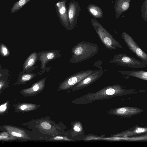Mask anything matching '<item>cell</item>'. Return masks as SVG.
<instances>
[{"mask_svg": "<svg viewBox=\"0 0 147 147\" xmlns=\"http://www.w3.org/2000/svg\"><path fill=\"white\" fill-rule=\"evenodd\" d=\"M104 74L102 70H97L95 72L87 76L72 87L73 90H78L86 87L95 82Z\"/></svg>", "mask_w": 147, "mask_h": 147, "instance_id": "obj_11", "label": "cell"}, {"mask_svg": "<svg viewBox=\"0 0 147 147\" xmlns=\"http://www.w3.org/2000/svg\"><path fill=\"white\" fill-rule=\"evenodd\" d=\"M37 60V53L34 52L31 54L24 63L22 71L30 73L38 67L35 66Z\"/></svg>", "mask_w": 147, "mask_h": 147, "instance_id": "obj_12", "label": "cell"}, {"mask_svg": "<svg viewBox=\"0 0 147 147\" xmlns=\"http://www.w3.org/2000/svg\"><path fill=\"white\" fill-rule=\"evenodd\" d=\"M147 1V0H145V1L144 2L143 4V7L144 9V11L143 10V11H142V16H143V18L144 19V18H145L146 21L147 20H146L147 16L145 15L144 11H145V10H146V9H147V8H146L147 1Z\"/></svg>", "mask_w": 147, "mask_h": 147, "instance_id": "obj_27", "label": "cell"}, {"mask_svg": "<svg viewBox=\"0 0 147 147\" xmlns=\"http://www.w3.org/2000/svg\"><path fill=\"white\" fill-rule=\"evenodd\" d=\"M9 75V74L5 75L0 78V90L5 85L7 76Z\"/></svg>", "mask_w": 147, "mask_h": 147, "instance_id": "obj_24", "label": "cell"}, {"mask_svg": "<svg viewBox=\"0 0 147 147\" xmlns=\"http://www.w3.org/2000/svg\"><path fill=\"white\" fill-rule=\"evenodd\" d=\"M119 73L124 75L137 78L147 81V72L144 70H122L118 71Z\"/></svg>", "mask_w": 147, "mask_h": 147, "instance_id": "obj_15", "label": "cell"}, {"mask_svg": "<svg viewBox=\"0 0 147 147\" xmlns=\"http://www.w3.org/2000/svg\"><path fill=\"white\" fill-rule=\"evenodd\" d=\"M61 55L60 51L56 50L49 51H42L37 53V60L40 62V70L37 74L39 75H42L45 71L48 72L50 67H46L47 64L51 61L58 58Z\"/></svg>", "mask_w": 147, "mask_h": 147, "instance_id": "obj_6", "label": "cell"}, {"mask_svg": "<svg viewBox=\"0 0 147 147\" xmlns=\"http://www.w3.org/2000/svg\"><path fill=\"white\" fill-rule=\"evenodd\" d=\"M110 62L119 66L132 68H145L147 66V61H141L124 53L114 55Z\"/></svg>", "mask_w": 147, "mask_h": 147, "instance_id": "obj_4", "label": "cell"}, {"mask_svg": "<svg viewBox=\"0 0 147 147\" xmlns=\"http://www.w3.org/2000/svg\"><path fill=\"white\" fill-rule=\"evenodd\" d=\"M4 127L9 134L13 137L23 139L28 138L25 132L21 129L8 125L5 126Z\"/></svg>", "mask_w": 147, "mask_h": 147, "instance_id": "obj_14", "label": "cell"}, {"mask_svg": "<svg viewBox=\"0 0 147 147\" xmlns=\"http://www.w3.org/2000/svg\"><path fill=\"white\" fill-rule=\"evenodd\" d=\"M135 91L136 90L133 89H123L122 86L116 84L105 87L96 93L88 94L86 95L85 98H87V101L90 102L135 93Z\"/></svg>", "mask_w": 147, "mask_h": 147, "instance_id": "obj_2", "label": "cell"}, {"mask_svg": "<svg viewBox=\"0 0 147 147\" xmlns=\"http://www.w3.org/2000/svg\"><path fill=\"white\" fill-rule=\"evenodd\" d=\"M16 138L5 132H3L0 134V140H17Z\"/></svg>", "mask_w": 147, "mask_h": 147, "instance_id": "obj_23", "label": "cell"}, {"mask_svg": "<svg viewBox=\"0 0 147 147\" xmlns=\"http://www.w3.org/2000/svg\"><path fill=\"white\" fill-rule=\"evenodd\" d=\"M66 0H61L55 4L56 11L62 25L67 30H70L68 16Z\"/></svg>", "mask_w": 147, "mask_h": 147, "instance_id": "obj_8", "label": "cell"}, {"mask_svg": "<svg viewBox=\"0 0 147 147\" xmlns=\"http://www.w3.org/2000/svg\"><path fill=\"white\" fill-rule=\"evenodd\" d=\"M53 139L55 140H67V141H70L71 140L67 138L66 137L60 136H57L53 138Z\"/></svg>", "mask_w": 147, "mask_h": 147, "instance_id": "obj_28", "label": "cell"}, {"mask_svg": "<svg viewBox=\"0 0 147 147\" xmlns=\"http://www.w3.org/2000/svg\"><path fill=\"white\" fill-rule=\"evenodd\" d=\"M36 107V106L35 105L30 104H22L19 105L17 106L18 109L23 111L32 110L35 109Z\"/></svg>", "mask_w": 147, "mask_h": 147, "instance_id": "obj_21", "label": "cell"}, {"mask_svg": "<svg viewBox=\"0 0 147 147\" xmlns=\"http://www.w3.org/2000/svg\"><path fill=\"white\" fill-rule=\"evenodd\" d=\"M130 1L131 0H116L115 8L116 15L119 14V17L129 8ZM118 15L117 16V17Z\"/></svg>", "mask_w": 147, "mask_h": 147, "instance_id": "obj_16", "label": "cell"}, {"mask_svg": "<svg viewBox=\"0 0 147 147\" xmlns=\"http://www.w3.org/2000/svg\"><path fill=\"white\" fill-rule=\"evenodd\" d=\"M143 112L142 110L137 108L125 107L110 110L108 113L120 117H129Z\"/></svg>", "mask_w": 147, "mask_h": 147, "instance_id": "obj_10", "label": "cell"}, {"mask_svg": "<svg viewBox=\"0 0 147 147\" xmlns=\"http://www.w3.org/2000/svg\"><path fill=\"white\" fill-rule=\"evenodd\" d=\"M36 76V74L35 73H26L22 71L19 75V81L21 83H25L31 80Z\"/></svg>", "mask_w": 147, "mask_h": 147, "instance_id": "obj_19", "label": "cell"}, {"mask_svg": "<svg viewBox=\"0 0 147 147\" xmlns=\"http://www.w3.org/2000/svg\"><path fill=\"white\" fill-rule=\"evenodd\" d=\"M90 21L101 42L107 49L113 50L122 48L119 42L97 20L92 18Z\"/></svg>", "mask_w": 147, "mask_h": 147, "instance_id": "obj_3", "label": "cell"}, {"mask_svg": "<svg viewBox=\"0 0 147 147\" xmlns=\"http://www.w3.org/2000/svg\"><path fill=\"white\" fill-rule=\"evenodd\" d=\"M97 70L88 69L82 71L72 75L66 78L60 84L58 90H65L70 88Z\"/></svg>", "mask_w": 147, "mask_h": 147, "instance_id": "obj_5", "label": "cell"}, {"mask_svg": "<svg viewBox=\"0 0 147 147\" xmlns=\"http://www.w3.org/2000/svg\"><path fill=\"white\" fill-rule=\"evenodd\" d=\"M99 50L97 45L84 41L78 42L72 49V55L69 62L72 63H80L96 55Z\"/></svg>", "mask_w": 147, "mask_h": 147, "instance_id": "obj_1", "label": "cell"}, {"mask_svg": "<svg viewBox=\"0 0 147 147\" xmlns=\"http://www.w3.org/2000/svg\"><path fill=\"white\" fill-rule=\"evenodd\" d=\"M121 36L127 46L142 61H147V54L140 47L133 38L128 34L124 32Z\"/></svg>", "mask_w": 147, "mask_h": 147, "instance_id": "obj_7", "label": "cell"}, {"mask_svg": "<svg viewBox=\"0 0 147 147\" xmlns=\"http://www.w3.org/2000/svg\"><path fill=\"white\" fill-rule=\"evenodd\" d=\"M0 55L4 57H8L10 55V52L7 47L3 43L0 44Z\"/></svg>", "mask_w": 147, "mask_h": 147, "instance_id": "obj_22", "label": "cell"}, {"mask_svg": "<svg viewBox=\"0 0 147 147\" xmlns=\"http://www.w3.org/2000/svg\"><path fill=\"white\" fill-rule=\"evenodd\" d=\"M87 9L89 13L96 18H102L103 13L101 9L97 6L93 4L88 5Z\"/></svg>", "mask_w": 147, "mask_h": 147, "instance_id": "obj_18", "label": "cell"}, {"mask_svg": "<svg viewBox=\"0 0 147 147\" xmlns=\"http://www.w3.org/2000/svg\"><path fill=\"white\" fill-rule=\"evenodd\" d=\"M31 0H18L13 4L10 10L11 13L17 12Z\"/></svg>", "mask_w": 147, "mask_h": 147, "instance_id": "obj_20", "label": "cell"}, {"mask_svg": "<svg viewBox=\"0 0 147 147\" xmlns=\"http://www.w3.org/2000/svg\"><path fill=\"white\" fill-rule=\"evenodd\" d=\"M2 69V67L0 65V70H1Z\"/></svg>", "mask_w": 147, "mask_h": 147, "instance_id": "obj_30", "label": "cell"}, {"mask_svg": "<svg viewBox=\"0 0 147 147\" xmlns=\"http://www.w3.org/2000/svg\"><path fill=\"white\" fill-rule=\"evenodd\" d=\"M8 104V102H6L0 105V114L3 113L6 111L7 107Z\"/></svg>", "mask_w": 147, "mask_h": 147, "instance_id": "obj_25", "label": "cell"}, {"mask_svg": "<svg viewBox=\"0 0 147 147\" xmlns=\"http://www.w3.org/2000/svg\"><path fill=\"white\" fill-rule=\"evenodd\" d=\"M81 127L79 125V124H76L74 125L73 129L76 132H79L81 130Z\"/></svg>", "mask_w": 147, "mask_h": 147, "instance_id": "obj_29", "label": "cell"}, {"mask_svg": "<svg viewBox=\"0 0 147 147\" xmlns=\"http://www.w3.org/2000/svg\"><path fill=\"white\" fill-rule=\"evenodd\" d=\"M47 78H43L35 83L30 88L24 89L22 92L27 94H33L38 93L44 89Z\"/></svg>", "mask_w": 147, "mask_h": 147, "instance_id": "obj_13", "label": "cell"}, {"mask_svg": "<svg viewBox=\"0 0 147 147\" xmlns=\"http://www.w3.org/2000/svg\"><path fill=\"white\" fill-rule=\"evenodd\" d=\"M81 10L79 4L73 0L68 4V16L70 30L74 29L77 22L79 12Z\"/></svg>", "mask_w": 147, "mask_h": 147, "instance_id": "obj_9", "label": "cell"}, {"mask_svg": "<svg viewBox=\"0 0 147 147\" xmlns=\"http://www.w3.org/2000/svg\"><path fill=\"white\" fill-rule=\"evenodd\" d=\"M147 128L142 127H136L135 128L123 131L121 133L113 135L115 136L127 137L135 135L141 134L146 132Z\"/></svg>", "mask_w": 147, "mask_h": 147, "instance_id": "obj_17", "label": "cell"}, {"mask_svg": "<svg viewBox=\"0 0 147 147\" xmlns=\"http://www.w3.org/2000/svg\"><path fill=\"white\" fill-rule=\"evenodd\" d=\"M41 125L44 129H49L51 127V125L48 123L46 122H42L41 123Z\"/></svg>", "mask_w": 147, "mask_h": 147, "instance_id": "obj_26", "label": "cell"}]
</instances>
